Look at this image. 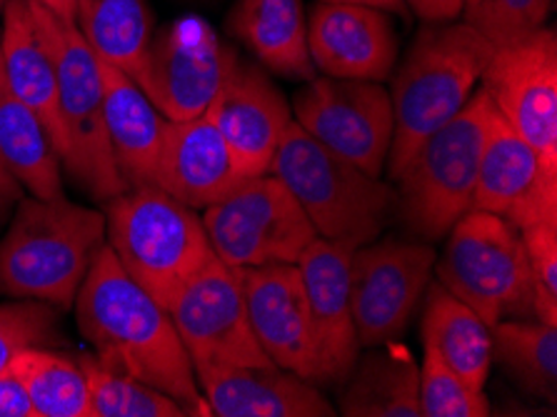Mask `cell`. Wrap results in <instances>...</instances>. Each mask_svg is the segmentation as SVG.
Returning a JSON list of instances; mask_svg holds the SVG:
<instances>
[{
    "mask_svg": "<svg viewBox=\"0 0 557 417\" xmlns=\"http://www.w3.org/2000/svg\"><path fill=\"white\" fill-rule=\"evenodd\" d=\"M73 308L98 363L158 388L188 415H210L171 312L123 270L108 243L92 258Z\"/></svg>",
    "mask_w": 557,
    "mask_h": 417,
    "instance_id": "1",
    "label": "cell"
},
{
    "mask_svg": "<svg viewBox=\"0 0 557 417\" xmlns=\"http://www.w3.org/2000/svg\"><path fill=\"white\" fill-rule=\"evenodd\" d=\"M106 212L58 198L23 195L0 237V295L71 310L96 253Z\"/></svg>",
    "mask_w": 557,
    "mask_h": 417,
    "instance_id": "2",
    "label": "cell"
},
{
    "mask_svg": "<svg viewBox=\"0 0 557 417\" xmlns=\"http://www.w3.org/2000/svg\"><path fill=\"white\" fill-rule=\"evenodd\" d=\"M493 46L466 23H435L420 30L393 81L391 177L423 143L450 123L478 90Z\"/></svg>",
    "mask_w": 557,
    "mask_h": 417,
    "instance_id": "3",
    "label": "cell"
},
{
    "mask_svg": "<svg viewBox=\"0 0 557 417\" xmlns=\"http://www.w3.org/2000/svg\"><path fill=\"white\" fill-rule=\"evenodd\" d=\"M28 5L58 81V108L65 138L61 165L92 200H113L128 191V185L117 173L108 140L100 58L92 53L75 21L61 19L36 0H28Z\"/></svg>",
    "mask_w": 557,
    "mask_h": 417,
    "instance_id": "4",
    "label": "cell"
},
{
    "mask_svg": "<svg viewBox=\"0 0 557 417\" xmlns=\"http://www.w3.org/2000/svg\"><path fill=\"white\" fill-rule=\"evenodd\" d=\"M106 241L123 270L165 310L215 255L198 210L158 185L128 188L106 203Z\"/></svg>",
    "mask_w": 557,
    "mask_h": 417,
    "instance_id": "5",
    "label": "cell"
},
{
    "mask_svg": "<svg viewBox=\"0 0 557 417\" xmlns=\"http://www.w3.org/2000/svg\"><path fill=\"white\" fill-rule=\"evenodd\" d=\"M293 193L318 237L360 248L383 233L395 210V193L348 160L312 140L290 121L270 165Z\"/></svg>",
    "mask_w": 557,
    "mask_h": 417,
    "instance_id": "6",
    "label": "cell"
},
{
    "mask_svg": "<svg viewBox=\"0 0 557 417\" xmlns=\"http://www.w3.org/2000/svg\"><path fill=\"white\" fill-rule=\"evenodd\" d=\"M491 113L493 100L478 88L466 108L430 135L393 177L398 183L395 208L423 243L441 241L472 210Z\"/></svg>",
    "mask_w": 557,
    "mask_h": 417,
    "instance_id": "7",
    "label": "cell"
},
{
    "mask_svg": "<svg viewBox=\"0 0 557 417\" xmlns=\"http://www.w3.org/2000/svg\"><path fill=\"white\" fill-rule=\"evenodd\" d=\"M435 260L437 283L487 326L508 318H535L533 278L522 233L495 212L470 210L445 235Z\"/></svg>",
    "mask_w": 557,
    "mask_h": 417,
    "instance_id": "8",
    "label": "cell"
},
{
    "mask_svg": "<svg viewBox=\"0 0 557 417\" xmlns=\"http://www.w3.org/2000/svg\"><path fill=\"white\" fill-rule=\"evenodd\" d=\"M210 248L231 268L298 262L315 228L273 173L250 175L202 210Z\"/></svg>",
    "mask_w": 557,
    "mask_h": 417,
    "instance_id": "9",
    "label": "cell"
},
{
    "mask_svg": "<svg viewBox=\"0 0 557 417\" xmlns=\"http://www.w3.org/2000/svg\"><path fill=\"white\" fill-rule=\"evenodd\" d=\"M175 330L193 368H270L252 333L240 270L213 255L171 303Z\"/></svg>",
    "mask_w": 557,
    "mask_h": 417,
    "instance_id": "10",
    "label": "cell"
},
{
    "mask_svg": "<svg viewBox=\"0 0 557 417\" xmlns=\"http://www.w3.org/2000/svg\"><path fill=\"white\" fill-rule=\"evenodd\" d=\"M293 121L362 173L383 175L393 143V103L380 83L310 78L293 100Z\"/></svg>",
    "mask_w": 557,
    "mask_h": 417,
    "instance_id": "11",
    "label": "cell"
},
{
    "mask_svg": "<svg viewBox=\"0 0 557 417\" xmlns=\"http://www.w3.org/2000/svg\"><path fill=\"white\" fill-rule=\"evenodd\" d=\"M480 88L497 113L537 152L545 173L557 177V36L537 28L495 48Z\"/></svg>",
    "mask_w": 557,
    "mask_h": 417,
    "instance_id": "12",
    "label": "cell"
},
{
    "mask_svg": "<svg viewBox=\"0 0 557 417\" xmlns=\"http://www.w3.org/2000/svg\"><path fill=\"white\" fill-rule=\"evenodd\" d=\"M435 250L428 243L385 237L352 250L350 308L360 351L398 340L430 285Z\"/></svg>",
    "mask_w": 557,
    "mask_h": 417,
    "instance_id": "13",
    "label": "cell"
},
{
    "mask_svg": "<svg viewBox=\"0 0 557 417\" xmlns=\"http://www.w3.org/2000/svg\"><path fill=\"white\" fill-rule=\"evenodd\" d=\"M235 63V50L206 21L181 19L153 33L135 83L165 121H190L213 103Z\"/></svg>",
    "mask_w": 557,
    "mask_h": 417,
    "instance_id": "14",
    "label": "cell"
},
{
    "mask_svg": "<svg viewBox=\"0 0 557 417\" xmlns=\"http://www.w3.org/2000/svg\"><path fill=\"white\" fill-rule=\"evenodd\" d=\"M240 283L252 333L275 368L323 388L300 268L295 262L246 268L240 270Z\"/></svg>",
    "mask_w": 557,
    "mask_h": 417,
    "instance_id": "15",
    "label": "cell"
},
{
    "mask_svg": "<svg viewBox=\"0 0 557 417\" xmlns=\"http://www.w3.org/2000/svg\"><path fill=\"white\" fill-rule=\"evenodd\" d=\"M472 210L495 212L515 228L557 220V177L547 175L537 152L503 121L493 106Z\"/></svg>",
    "mask_w": 557,
    "mask_h": 417,
    "instance_id": "16",
    "label": "cell"
},
{
    "mask_svg": "<svg viewBox=\"0 0 557 417\" xmlns=\"http://www.w3.org/2000/svg\"><path fill=\"white\" fill-rule=\"evenodd\" d=\"M206 115L221 131L243 177L265 175L293 121L277 85L258 65L240 61L218 90Z\"/></svg>",
    "mask_w": 557,
    "mask_h": 417,
    "instance_id": "17",
    "label": "cell"
},
{
    "mask_svg": "<svg viewBox=\"0 0 557 417\" xmlns=\"http://www.w3.org/2000/svg\"><path fill=\"white\" fill-rule=\"evenodd\" d=\"M350 258L348 245L315 237L295 262L306 285L323 390L341 385L360 355L350 308Z\"/></svg>",
    "mask_w": 557,
    "mask_h": 417,
    "instance_id": "18",
    "label": "cell"
},
{
    "mask_svg": "<svg viewBox=\"0 0 557 417\" xmlns=\"http://www.w3.org/2000/svg\"><path fill=\"white\" fill-rule=\"evenodd\" d=\"M312 65L323 75L380 83L398 63L391 15L370 5L318 3L308 19Z\"/></svg>",
    "mask_w": 557,
    "mask_h": 417,
    "instance_id": "19",
    "label": "cell"
},
{
    "mask_svg": "<svg viewBox=\"0 0 557 417\" xmlns=\"http://www.w3.org/2000/svg\"><path fill=\"white\" fill-rule=\"evenodd\" d=\"M243 181L221 131L202 113L190 121H165L156 185L183 206L206 210Z\"/></svg>",
    "mask_w": 557,
    "mask_h": 417,
    "instance_id": "20",
    "label": "cell"
},
{
    "mask_svg": "<svg viewBox=\"0 0 557 417\" xmlns=\"http://www.w3.org/2000/svg\"><path fill=\"white\" fill-rule=\"evenodd\" d=\"M198 388L218 417H331L335 407L315 382L270 368H196Z\"/></svg>",
    "mask_w": 557,
    "mask_h": 417,
    "instance_id": "21",
    "label": "cell"
},
{
    "mask_svg": "<svg viewBox=\"0 0 557 417\" xmlns=\"http://www.w3.org/2000/svg\"><path fill=\"white\" fill-rule=\"evenodd\" d=\"M103 71L106 127L113 160L128 188L156 185L165 118L128 73L100 61Z\"/></svg>",
    "mask_w": 557,
    "mask_h": 417,
    "instance_id": "22",
    "label": "cell"
},
{
    "mask_svg": "<svg viewBox=\"0 0 557 417\" xmlns=\"http://www.w3.org/2000/svg\"><path fill=\"white\" fill-rule=\"evenodd\" d=\"M0 63H3L5 81L15 98L23 100L36 113L50 143H53L58 158H63L65 138L61 108H58V81L44 40L33 25L28 0H5Z\"/></svg>",
    "mask_w": 557,
    "mask_h": 417,
    "instance_id": "23",
    "label": "cell"
},
{
    "mask_svg": "<svg viewBox=\"0 0 557 417\" xmlns=\"http://www.w3.org/2000/svg\"><path fill=\"white\" fill-rule=\"evenodd\" d=\"M227 28L268 71L288 81L315 78L300 0H235Z\"/></svg>",
    "mask_w": 557,
    "mask_h": 417,
    "instance_id": "24",
    "label": "cell"
},
{
    "mask_svg": "<svg viewBox=\"0 0 557 417\" xmlns=\"http://www.w3.org/2000/svg\"><path fill=\"white\" fill-rule=\"evenodd\" d=\"M345 417H423L420 415V365L398 340L373 345L358 355L343 382Z\"/></svg>",
    "mask_w": 557,
    "mask_h": 417,
    "instance_id": "25",
    "label": "cell"
},
{
    "mask_svg": "<svg viewBox=\"0 0 557 417\" xmlns=\"http://www.w3.org/2000/svg\"><path fill=\"white\" fill-rule=\"evenodd\" d=\"M423 297V345L433 347L472 388L485 390L493 368L491 326L441 283L428 285Z\"/></svg>",
    "mask_w": 557,
    "mask_h": 417,
    "instance_id": "26",
    "label": "cell"
},
{
    "mask_svg": "<svg viewBox=\"0 0 557 417\" xmlns=\"http://www.w3.org/2000/svg\"><path fill=\"white\" fill-rule=\"evenodd\" d=\"M0 158L33 198L63 195L61 158L36 113L15 98L0 63Z\"/></svg>",
    "mask_w": 557,
    "mask_h": 417,
    "instance_id": "27",
    "label": "cell"
},
{
    "mask_svg": "<svg viewBox=\"0 0 557 417\" xmlns=\"http://www.w3.org/2000/svg\"><path fill=\"white\" fill-rule=\"evenodd\" d=\"M75 25L100 61L138 78L156 33L148 0H75Z\"/></svg>",
    "mask_w": 557,
    "mask_h": 417,
    "instance_id": "28",
    "label": "cell"
},
{
    "mask_svg": "<svg viewBox=\"0 0 557 417\" xmlns=\"http://www.w3.org/2000/svg\"><path fill=\"white\" fill-rule=\"evenodd\" d=\"M493 360L545 403L557 400V326L537 318H508L491 328Z\"/></svg>",
    "mask_w": 557,
    "mask_h": 417,
    "instance_id": "29",
    "label": "cell"
},
{
    "mask_svg": "<svg viewBox=\"0 0 557 417\" xmlns=\"http://www.w3.org/2000/svg\"><path fill=\"white\" fill-rule=\"evenodd\" d=\"M8 370L23 382L36 417H90L88 380L78 360L50 347H28Z\"/></svg>",
    "mask_w": 557,
    "mask_h": 417,
    "instance_id": "30",
    "label": "cell"
},
{
    "mask_svg": "<svg viewBox=\"0 0 557 417\" xmlns=\"http://www.w3.org/2000/svg\"><path fill=\"white\" fill-rule=\"evenodd\" d=\"M78 363L88 380L90 417H188L185 407L171 395L106 368L96 355H81Z\"/></svg>",
    "mask_w": 557,
    "mask_h": 417,
    "instance_id": "31",
    "label": "cell"
},
{
    "mask_svg": "<svg viewBox=\"0 0 557 417\" xmlns=\"http://www.w3.org/2000/svg\"><path fill=\"white\" fill-rule=\"evenodd\" d=\"M420 415L423 417H487L491 400L472 388L433 347L423 345L420 363Z\"/></svg>",
    "mask_w": 557,
    "mask_h": 417,
    "instance_id": "32",
    "label": "cell"
},
{
    "mask_svg": "<svg viewBox=\"0 0 557 417\" xmlns=\"http://www.w3.org/2000/svg\"><path fill=\"white\" fill-rule=\"evenodd\" d=\"M553 0H462V23L493 48L510 46L543 28Z\"/></svg>",
    "mask_w": 557,
    "mask_h": 417,
    "instance_id": "33",
    "label": "cell"
},
{
    "mask_svg": "<svg viewBox=\"0 0 557 417\" xmlns=\"http://www.w3.org/2000/svg\"><path fill=\"white\" fill-rule=\"evenodd\" d=\"M55 305L40 301H15L0 305V372L28 347H50L61 343Z\"/></svg>",
    "mask_w": 557,
    "mask_h": 417,
    "instance_id": "34",
    "label": "cell"
},
{
    "mask_svg": "<svg viewBox=\"0 0 557 417\" xmlns=\"http://www.w3.org/2000/svg\"><path fill=\"white\" fill-rule=\"evenodd\" d=\"M520 233L533 278V315L557 326V220H535Z\"/></svg>",
    "mask_w": 557,
    "mask_h": 417,
    "instance_id": "35",
    "label": "cell"
},
{
    "mask_svg": "<svg viewBox=\"0 0 557 417\" xmlns=\"http://www.w3.org/2000/svg\"><path fill=\"white\" fill-rule=\"evenodd\" d=\"M0 417H36L23 382L11 370L0 372Z\"/></svg>",
    "mask_w": 557,
    "mask_h": 417,
    "instance_id": "36",
    "label": "cell"
},
{
    "mask_svg": "<svg viewBox=\"0 0 557 417\" xmlns=\"http://www.w3.org/2000/svg\"><path fill=\"white\" fill-rule=\"evenodd\" d=\"M425 23H453L462 11V0H405Z\"/></svg>",
    "mask_w": 557,
    "mask_h": 417,
    "instance_id": "37",
    "label": "cell"
},
{
    "mask_svg": "<svg viewBox=\"0 0 557 417\" xmlns=\"http://www.w3.org/2000/svg\"><path fill=\"white\" fill-rule=\"evenodd\" d=\"M23 198V185L18 183L8 165L0 158V228H3L8 220H11L15 206H18Z\"/></svg>",
    "mask_w": 557,
    "mask_h": 417,
    "instance_id": "38",
    "label": "cell"
},
{
    "mask_svg": "<svg viewBox=\"0 0 557 417\" xmlns=\"http://www.w3.org/2000/svg\"><path fill=\"white\" fill-rule=\"evenodd\" d=\"M318 3H345V5H370V8H380L385 13H408V5L405 0H318Z\"/></svg>",
    "mask_w": 557,
    "mask_h": 417,
    "instance_id": "39",
    "label": "cell"
},
{
    "mask_svg": "<svg viewBox=\"0 0 557 417\" xmlns=\"http://www.w3.org/2000/svg\"><path fill=\"white\" fill-rule=\"evenodd\" d=\"M36 3L46 5L48 11H53L55 15H61V19L75 21V0H36Z\"/></svg>",
    "mask_w": 557,
    "mask_h": 417,
    "instance_id": "40",
    "label": "cell"
},
{
    "mask_svg": "<svg viewBox=\"0 0 557 417\" xmlns=\"http://www.w3.org/2000/svg\"><path fill=\"white\" fill-rule=\"evenodd\" d=\"M3 5H5V0H0V11H3Z\"/></svg>",
    "mask_w": 557,
    "mask_h": 417,
    "instance_id": "41",
    "label": "cell"
}]
</instances>
